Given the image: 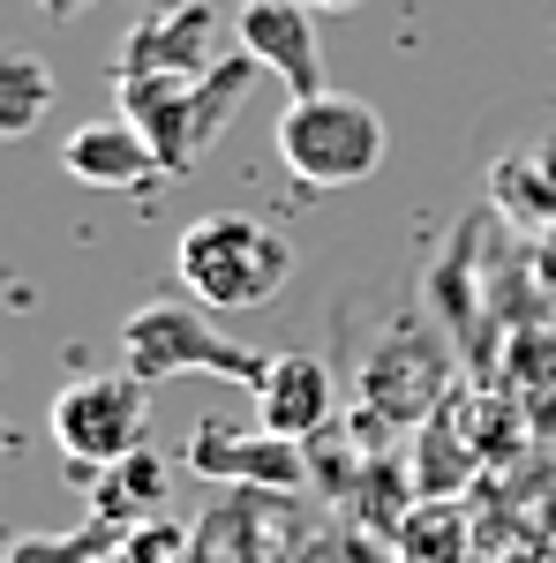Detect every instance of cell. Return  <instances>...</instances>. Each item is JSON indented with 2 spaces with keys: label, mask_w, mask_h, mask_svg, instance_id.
<instances>
[{
  "label": "cell",
  "mask_w": 556,
  "mask_h": 563,
  "mask_svg": "<svg viewBox=\"0 0 556 563\" xmlns=\"http://www.w3.org/2000/svg\"><path fill=\"white\" fill-rule=\"evenodd\" d=\"M113 526H84V533H15L8 541V563H98L113 556Z\"/></svg>",
  "instance_id": "cell-13"
},
{
  "label": "cell",
  "mask_w": 556,
  "mask_h": 563,
  "mask_svg": "<svg viewBox=\"0 0 556 563\" xmlns=\"http://www.w3.org/2000/svg\"><path fill=\"white\" fill-rule=\"evenodd\" d=\"M257 421L271 435H286V443H308L331 421V368L316 353H279L257 390Z\"/></svg>",
  "instance_id": "cell-11"
},
{
  "label": "cell",
  "mask_w": 556,
  "mask_h": 563,
  "mask_svg": "<svg viewBox=\"0 0 556 563\" xmlns=\"http://www.w3.org/2000/svg\"><path fill=\"white\" fill-rule=\"evenodd\" d=\"M53 106V68L31 53H8L0 60V135H31Z\"/></svg>",
  "instance_id": "cell-12"
},
{
  "label": "cell",
  "mask_w": 556,
  "mask_h": 563,
  "mask_svg": "<svg viewBox=\"0 0 556 563\" xmlns=\"http://www.w3.org/2000/svg\"><path fill=\"white\" fill-rule=\"evenodd\" d=\"M308 15H339V8H361V0H301Z\"/></svg>",
  "instance_id": "cell-15"
},
{
  "label": "cell",
  "mask_w": 556,
  "mask_h": 563,
  "mask_svg": "<svg viewBox=\"0 0 556 563\" xmlns=\"http://www.w3.org/2000/svg\"><path fill=\"white\" fill-rule=\"evenodd\" d=\"M188 466L211 481H241V488H294L301 481V443L286 435H271L257 421V435L226 429V421H204V429L188 435Z\"/></svg>",
  "instance_id": "cell-10"
},
{
  "label": "cell",
  "mask_w": 556,
  "mask_h": 563,
  "mask_svg": "<svg viewBox=\"0 0 556 563\" xmlns=\"http://www.w3.org/2000/svg\"><path fill=\"white\" fill-rule=\"evenodd\" d=\"M279 158L301 188H353V180H369L384 166V113L369 98H346V90L286 98Z\"/></svg>",
  "instance_id": "cell-4"
},
{
  "label": "cell",
  "mask_w": 556,
  "mask_h": 563,
  "mask_svg": "<svg viewBox=\"0 0 556 563\" xmlns=\"http://www.w3.org/2000/svg\"><path fill=\"white\" fill-rule=\"evenodd\" d=\"M113 563H204V549H196V533H181L173 519H143L135 533H121Z\"/></svg>",
  "instance_id": "cell-14"
},
{
  "label": "cell",
  "mask_w": 556,
  "mask_h": 563,
  "mask_svg": "<svg viewBox=\"0 0 556 563\" xmlns=\"http://www.w3.org/2000/svg\"><path fill=\"white\" fill-rule=\"evenodd\" d=\"M39 8H45V15H84L90 0H39Z\"/></svg>",
  "instance_id": "cell-16"
},
{
  "label": "cell",
  "mask_w": 556,
  "mask_h": 563,
  "mask_svg": "<svg viewBox=\"0 0 556 563\" xmlns=\"http://www.w3.org/2000/svg\"><path fill=\"white\" fill-rule=\"evenodd\" d=\"M444 376L451 361L428 331H391L361 361V398L377 421H436L444 413Z\"/></svg>",
  "instance_id": "cell-7"
},
{
  "label": "cell",
  "mask_w": 556,
  "mask_h": 563,
  "mask_svg": "<svg viewBox=\"0 0 556 563\" xmlns=\"http://www.w3.org/2000/svg\"><path fill=\"white\" fill-rule=\"evenodd\" d=\"M151 8H188V0H151Z\"/></svg>",
  "instance_id": "cell-17"
},
{
  "label": "cell",
  "mask_w": 556,
  "mask_h": 563,
  "mask_svg": "<svg viewBox=\"0 0 556 563\" xmlns=\"http://www.w3.org/2000/svg\"><path fill=\"white\" fill-rule=\"evenodd\" d=\"M173 278H181V294L196 308L241 316V308H263V301L286 294V278H294V241H286L279 225H263V218L211 211L173 241Z\"/></svg>",
  "instance_id": "cell-1"
},
{
  "label": "cell",
  "mask_w": 556,
  "mask_h": 563,
  "mask_svg": "<svg viewBox=\"0 0 556 563\" xmlns=\"http://www.w3.org/2000/svg\"><path fill=\"white\" fill-rule=\"evenodd\" d=\"M61 174L84 180V188H151L166 166H159L151 135L135 129L129 113H106V121H84L61 143Z\"/></svg>",
  "instance_id": "cell-9"
},
{
  "label": "cell",
  "mask_w": 556,
  "mask_h": 563,
  "mask_svg": "<svg viewBox=\"0 0 556 563\" xmlns=\"http://www.w3.org/2000/svg\"><path fill=\"white\" fill-rule=\"evenodd\" d=\"M233 38H241V53H249L257 68H271L279 84L294 90V98H316V90H324V45H316V15H308L301 0H241Z\"/></svg>",
  "instance_id": "cell-8"
},
{
  "label": "cell",
  "mask_w": 556,
  "mask_h": 563,
  "mask_svg": "<svg viewBox=\"0 0 556 563\" xmlns=\"http://www.w3.org/2000/svg\"><path fill=\"white\" fill-rule=\"evenodd\" d=\"M249 84H257V60L249 53H226L204 76H151V84H113V90H121V113L151 135L159 166L166 174H188L218 135H226V121L241 113Z\"/></svg>",
  "instance_id": "cell-2"
},
{
  "label": "cell",
  "mask_w": 556,
  "mask_h": 563,
  "mask_svg": "<svg viewBox=\"0 0 556 563\" xmlns=\"http://www.w3.org/2000/svg\"><path fill=\"white\" fill-rule=\"evenodd\" d=\"M121 368L135 384H166V376H226V384L263 390L271 361L249 353L241 339H226L196 301H143L121 323Z\"/></svg>",
  "instance_id": "cell-3"
},
{
  "label": "cell",
  "mask_w": 556,
  "mask_h": 563,
  "mask_svg": "<svg viewBox=\"0 0 556 563\" xmlns=\"http://www.w3.org/2000/svg\"><path fill=\"white\" fill-rule=\"evenodd\" d=\"M218 8L188 0V8H151L129 38L113 45V84H151V76H204L218 68Z\"/></svg>",
  "instance_id": "cell-6"
},
{
  "label": "cell",
  "mask_w": 556,
  "mask_h": 563,
  "mask_svg": "<svg viewBox=\"0 0 556 563\" xmlns=\"http://www.w3.org/2000/svg\"><path fill=\"white\" fill-rule=\"evenodd\" d=\"M151 384H135L129 368L121 376H76V384L53 390V443L90 466V474H113L143 459V429H151Z\"/></svg>",
  "instance_id": "cell-5"
}]
</instances>
